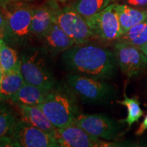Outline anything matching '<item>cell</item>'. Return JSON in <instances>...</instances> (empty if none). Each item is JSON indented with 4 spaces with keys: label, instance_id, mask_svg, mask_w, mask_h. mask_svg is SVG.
<instances>
[{
    "label": "cell",
    "instance_id": "cell-1",
    "mask_svg": "<svg viewBox=\"0 0 147 147\" xmlns=\"http://www.w3.org/2000/svg\"><path fill=\"white\" fill-rule=\"evenodd\" d=\"M61 60L70 73L105 80L113 78L118 68L115 52L88 42L73 45L62 53Z\"/></svg>",
    "mask_w": 147,
    "mask_h": 147
},
{
    "label": "cell",
    "instance_id": "cell-2",
    "mask_svg": "<svg viewBox=\"0 0 147 147\" xmlns=\"http://www.w3.org/2000/svg\"><path fill=\"white\" fill-rule=\"evenodd\" d=\"M34 8L28 1L0 0L5 21L3 38L11 47H27L33 37L31 26Z\"/></svg>",
    "mask_w": 147,
    "mask_h": 147
},
{
    "label": "cell",
    "instance_id": "cell-3",
    "mask_svg": "<svg viewBox=\"0 0 147 147\" xmlns=\"http://www.w3.org/2000/svg\"><path fill=\"white\" fill-rule=\"evenodd\" d=\"M76 95L67 83L57 82L38 106L57 128L73 125L80 113Z\"/></svg>",
    "mask_w": 147,
    "mask_h": 147
},
{
    "label": "cell",
    "instance_id": "cell-4",
    "mask_svg": "<svg viewBox=\"0 0 147 147\" xmlns=\"http://www.w3.org/2000/svg\"><path fill=\"white\" fill-rule=\"evenodd\" d=\"M43 47H29L22 53L21 72L26 82L51 90L57 84L49 57Z\"/></svg>",
    "mask_w": 147,
    "mask_h": 147
},
{
    "label": "cell",
    "instance_id": "cell-5",
    "mask_svg": "<svg viewBox=\"0 0 147 147\" xmlns=\"http://www.w3.org/2000/svg\"><path fill=\"white\" fill-rule=\"evenodd\" d=\"M66 82L74 93L84 102L103 104L115 96L116 89L105 80L70 73Z\"/></svg>",
    "mask_w": 147,
    "mask_h": 147
},
{
    "label": "cell",
    "instance_id": "cell-6",
    "mask_svg": "<svg viewBox=\"0 0 147 147\" xmlns=\"http://www.w3.org/2000/svg\"><path fill=\"white\" fill-rule=\"evenodd\" d=\"M85 20L95 39L106 42L117 41L123 35L115 3H111L100 12L85 18Z\"/></svg>",
    "mask_w": 147,
    "mask_h": 147
},
{
    "label": "cell",
    "instance_id": "cell-7",
    "mask_svg": "<svg viewBox=\"0 0 147 147\" xmlns=\"http://www.w3.org/2000/svg\"><path fill=\"white\" fill-rule=\"evenodd\" d=\"M55 23L74 41L75 45L87 43L95 38L85 18L71 5L59 8L55 16Z\"/></svg>",
    "mask_w": 147,
    "mask_h": 147
},
{
    "label": "cell",
    "instance_id": "cell-8",
    "mask_svg": "<svg viewBox=\"0 0 147 147\" xmlns=\"http://www.w3.org/2000/svg\"><path fill=\"white\" fill-rule=\"evenodd\" d=\"M74 125L84 131L107 141L116 140L121 133V126L115 119L104 114L79 113Z\"/></svg>",
    "mask_w": 147,
    "mask_h": 147
},
{
    "label": "cell",
    "instance_id": "cell-9",
    "mask_svg": "<svg viewBox=\"0 0 147 147\" xmlns=\"http://www.w3.org/2000/svg\"><path fill=\"white\" fill-rule=\"evenodd\" d=\"M57 142L59 147L124 146L125 143L111 142L91 135L76 125L57 128Z\"/></svg>",
    "mask_w": 147,
    "mask_h": 147
},
{
    "label": "cell",
    "instance_id": "cell-10",
    "mask_svg": "<svg viewBox=\"0 0 147 147\" xmlns=\"http://www.w3.org/2000/svg\"><path fill=\"white\" fill-rule=\"evenodd\" d=\"M15 147H59L56 139L21 118L10 134Z\"/></svg>",
    "mask_w": 147,
    "mask_h": 147
},
{
    "label": "cell",
    "instance_id": "cell-11",
    "mask_svg": "<svg viewBox=\"0 0 147 147\" xmlns=\"http://www.w3.org/2000/svg\"><path fill=\"white\" fill-rule=\"evenodd\" d=\"M114 52L121 71L127 76H136L147 67V57L138 47L117 42Z\"/></svg>",
    "mask_w": 147,
    "mask_h": 147
},
{
    "label": "cell",
    "instance_id": "cell-12",
    "mask_svg": "<svg viewBox=\"0 0 147 147\" xmlns=\"http://www.w3.org/2000/svg\"><path fill=\"white\" fill-rule=\"evenodd\" d=\"M57 0H47L43 4L35 6L31 31L33 36L40 39L55 22V16L59 8Z\"/></svg>",
    "mask_w": 147,
    "mask_h": 147
},
{
    "label": "cell",
    "instance_id": "cell-13",
    "mask_svg": "<svg viewBox=\"0 0 147 147\" xmlns=\"http://www.w3.org/2000/svg\"><path fill=\"white\" fill-rule=\"evenodd\" d=\"M39 40L42 47L51 57L62 53L75 45L74 41L55 22Z\"/></svg>",
    "mask_w": 147,
    "mask_h": 147
},
{
    "label": "cell",
    "instance_id": "cell-14",
    "mask_svg": "<svg viewBox=\"0 0 147 147\" xmlns=\"http://www.w3.org/2000/svg\"><path fill=\"white\" fill-rule=\"evenodd\" d=\"M15 106L19 112L21 119L55 138H56L57 128L49 121L38 106H27L24 104H16Z\"/></svg>",
    "mask_w": 147,
    "mask_h": 147
},
{
    "label": "cell",
    "instance_id": "cell-15",
    "mask_svg": "<svg viewBox=\"0 0 147 147\" xmlns=\"http://www.w3.org/2000/svg\"><path fill=\"white\" fill-rule=\"evenodd\" d=\"M49 91L50 90L25 81L22 87L10 101L14 105L24 104L27 106H38L45 101Z\"/></svg>",
    "mask_w": 147,
    "mask_h": 147
},
{
    "label": "cell",
    "instance_id": "cell-16",
    "mask_svg": "<svg viewBox=\"0 0 147 147\" xmlns=\"http://www.w3.org/2000/svg\"><path fill=\"white\" fill-rule=\"evenodd\" d=\"M115 8L120 23L122 34H125L132 27L147 18V9H139L127 4L115 3Z\"/></svg>",
    "mask_w": 147,
    "mask_h": 147
},
{
    "label": "cell",
    "instance_id": "cell-17",
    "mask_svg": "<svg viewBox=\"0 0 147 147\" xmlns=\"http://www.w3.org/2000/svg\"><path fill=\"white\" fill-rule=\"evenodd\" d=\"M25 83L21 72V63L3 75L0 89V100L10 101Z\"/></svg>",
    "mask_w": 147,
    "mask_h": 147
},
{
    "label": "cell",
    "instance_id": "cell-18",
    "mask_svg": "<svg viewBox=\"0 0 147 147\" xmlns=\"http://www.w3.org/2000/svg\"><path fill=\"white\" fill-rule=\"evenodd\" d=\"M0 63L3 75L21 63V58L15 48L9 45L3 38H0Z\"/></svg>",
    "mask_w": 147,
    "mask_h": 147
},
{
    "label": "cell",
    "instance_id": "cell-19",
    "mask_svg": "<svg viewBox=\"0 0 147 147\" xmlns=\"http://www.w3.org/2000/svg\"><path fill=\"white\" fill-rule=\"evenodd\" d=\"M117 42H123L140 49L147 42V18L129 29Z\"/></svg>",
    "mask_w": 147,
    "mask_h": 147
},
{
    "label": "cell",
    "instance_id": "cell-20",
    "mask_svg": "<svg viewBox=\"0 0 147 147\" xmlns=\"http://www.w3.org/2000/svg\"><path fill=\"white\" fill-rule=\"evenodd\" d=\"M116 0H75L71 5L84 18L102 10Z\"/></svg>",
    "mask_w": 147,
    "mask_h": 147
},
{
    "label": "cell",
    "instance_id": "cell-21",
    "mask_svg": "<svg viewBox=\"0 0 147 147\" xmlns=\"http://www.w3.org/2000/svg\"><path fill=\"white\" fill-rule=\"evenodd\" d=\"M18 119L6 102L0 100V138L10 135Z\"/></svg>",
    "mask_w": 147,
    "mask_h": 147
},
{
    "label": "cell",
    "instance_id": "cell-22",
    "mask_svg": "<svg viewBox=\"0 0 147 147\" xmlns=\"http://www.w3.org/2000/svg\"><path fill=\"white\" fill-rule=\"evenodd\" d=\"M117 103L127 108V116L123 121L127 124L129 128L131 127L134 123L138 121L144 115V112L140 106L138 100L136 97H128L125 94V92L124 93L123 100L117 101Z\"/></svg>",
    "mask_w": 147,
    "mask_h": 147
},
{
    "label": "cell",
    "instance_id": "cell-23",
    "mask_svg": "<svg viewBox=\"0 0 147 147\" xmlns=\"http://www.w3.org/2000/svg\"><path fill=\"white\" fill-rule=\"evenodd\" d=\"M126 4L139 9L147 8V0H124Z\"/></svg>",
    "mask_w": 147,
    "mask_h": 147
},
{
    "label": "cell",
    "instance_id": "cell-24",
    "mask_svg": "<svg viewBox=\"0 0 147 147\" xmlns=\"http://www.w3.org/2000/svg\"><path fill=\"white\" fill-rule=\"evenodd\" d=\"M147 129V115L145 116L144 119L143 120L142 123L140 125L139 127L136 131V134L137 136H141L144 133V131Z\"/></svg>",
    "mask_w": 147,
    "mask_h": 147
},
{
    "label": "cell",
    "instance_id": "cell-25",
    "mask_svg": "<svg viewBox=\"0 0 147 147\" xmlns=\"http://www.w3.org/2000/svg\"><path fill=\"white\" fill-rule=\"evenodd\" d=\"M5 18L3 16V14L0 8V38H3V34H4V29H5Z\"/></svg>",
    "mask_w": 147,
    "mask_h": 147
},
{
    "label": "cell",
    "instance_id": "cell-26",
    "mask_svg": "<svg viewBox=\"0 0 147 147\" xmlns=\"http://www.w3.org/2000/svg\"><path fill=\"white\" fill-rule=\"evenodd\" d=\"M140 49L142 50V52L144 53V55L147 57V42L144 46H142V47L140 48Z\"/></svg>",
    "mask_w": 147,
    "mask_h": 147
},
{
    "label": "cell",
    "instance_id": "cell-27",
    "mask_svg": "<svg viewBox=\"0 0 147 147\" xmlns=\"http://www.w3.org/2000/svg\"><path fill=\"white\" fill-rule=\"evenodd\" d=\"M2 78H3V71H2V68H1V63H0V89H1V84Z\"/></svg>",
    "mask_w": 147,
    "mask_h": 147
},
{
    "label": "cell",
    "instance_id": "cell-28",
    "mask_svg": "<svg viewBox=\"0 0 147 147\" xmlns=\"http://www.w3.org/2000/svg\"><path fill=\"white\" fill-rule=\"evenodd\" d=\"M16 1H34V0H16Z\"/></svg>",
    "mask_w": 147,
    "mask_h": 147
},
{
    "label": "cell",
    "instance_id": "cell-29",
    "mask_svg": "<svg viewBox=\"0 0 147 147\" xmlns=\"http://www.w3.org/2000/svg\"><path fill=\"white\" fill-rule=\"evenodd\" d=\"M57 1H60V2H61V3H65L67 0H57Z\"/></svg>",
    "mask_w": 147,
    "mask_h": 147
}]
</instances>
